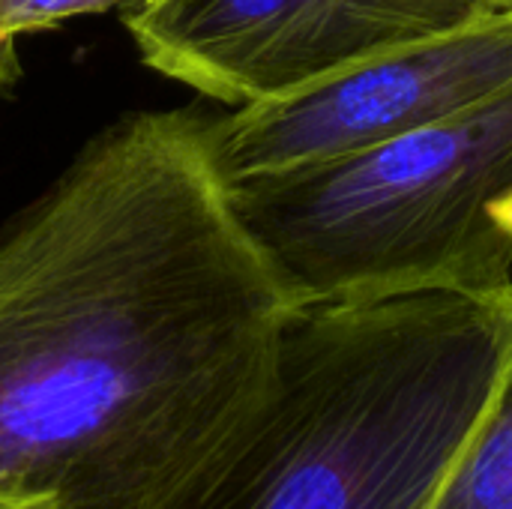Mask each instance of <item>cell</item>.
<instances>
[{"instance_id":"277c9868","label":"cell","mask_w":512,"mask_h":509,"mask_svg":"<svg viewBox=\"0 0 512 509\" xmlns=\"http://www.w3.org/2000/svg\"><path fill=\"white\" fill-rule=\"evenodd\" d=\"M512 84V12L399 45L273 99L204 117L225 180L300 171L354 156L471 108Z\"/></svg>"},{"instance_id":"8992f818","label":"cell","mask_w":512,"mask_h":509,"mask_svg":"<svg viewBox=\"0 0 512 509\" xmlns=\"http://www.w3.org/2000/svg\"><path fill=\"white\" fill-rule=\"evenodd\" d=\"M432 509H512V351L483 432Z\"/></svg>"},{"instance_id":"6da1fadb","label":"cell","mask_w":512,"mask_h":509,"mask_svg":"<svg viewBox=\"0 0 512 509\" xmlns=\"http://www.w3.org/2000/svg\"><path fill=\"white\" fill-rule=\"evenodd\" d=\"M294 309L204 114L111 123L0 234V492L180 509L264 402Z\"/></svg>"},{"instance_id":"52a82bcc","label":"cell","mask_w":512,"mask_h":509,"mask_svg":"<svg viewBox=\"0 0 512 509\" xmlns=\"http://www.w3.org/2000/svg\"><path fill=\"white\" fill-rule=\"evenodd\" d=\"M126 0H0V90L21 75L18 42L75 15L111 9Z\"/></svg>"},{"instance_id":"9c48e42d","label":"cell","mask_w":512,"mask_h":509,"mask_svg":"<svg viewBox=\"0 0 512 509\" xmlns=\"http://www.w3.org/2000/svg\"><path fill=\"white\" fill-rule=\"evenodd\" d=\"M495 12H512V0H492Z\"/></svg>"},{"instance_id":"7a4b0ae2","label":"cell","mask_w":512,"mask_h":509,"mask_svg":"<svg viewBox=\"0 0 512 509\" xmlns=\"http://www.w3.org/2000/svg\"><path fill=\"white\" fill-rule=\"evenodd\" d=\"M510 351L512 288L297 306L264 402L180 509H432Z\"/></svg>"},{"instance_id":"3957f363","label":"cell","mask_w":512,"mask_h":509,"mask_svg":"<svg viewBox=\"0 0 512 509\" xmlns=\"http://www.w3.org/2000/svg\"><path fill=\"white\" fill-rule=\"evenodd\" d=\"M294 306L512 288V84L324 165L228 186Z\"/></svg>"},{"instance_id":"ba28073f","label":"cell","mask_w":512,"mask_h":509,"mask_svg":"<svg viewBox=\"0 0 512 509\" xmlns=\"http://www.w3.org/2000/svg\"><path fill=\"white\" fill-rule=\"evenodd\" d=\"M0 509H57L51 501L42 498H27V495H12V492H0Z\"/></svg>"},{"instance_id":"5b68a950","label":"cell","mask_w":512,"mask_h":509,"mask_svg":"<svg viewBox=\"0 0 512 509\" xmlns=\"http://www.w3.org/2000/svg\"><path fill=\"white\" fill-rule=\"evenodd\" d=\"M126 3V30L150 69L234 108L495 12L492 0Z\"/></svg>"}]
</instances>
